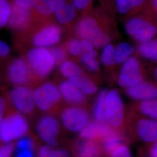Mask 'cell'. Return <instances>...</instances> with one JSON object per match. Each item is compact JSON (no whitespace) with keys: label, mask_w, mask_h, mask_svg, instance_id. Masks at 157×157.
<instances>
[{"label":"cell","mask_w":157,"mask_h":157,"mask_svg":"<svg viewBox=\"0 0 157 157\" xmlns=\"http://www.w3.org/2000/svg\"><path fill=\"white\" fill-rule=\"evenodd\" d=\"M125 129L130 140L146 144L157 140V121L132 111L126 117Z\"/></svg>","instance_id":"1"},{"label":"cell","mask_w":157,"mask_h":157,"mask_svg":"<svg viewBox=\"0 0 157 157\" xmlns=\"http://www.w3.org/2000/svg\"><path fill=\"white\" fill-rule=\"evenodd\" d=\"M30 126L27 119L21 113L10 112L0 126V143H11L28 135Z\"/></svg>","instance_id":"2"},{"label":"cell","mask_w":157,"mask_h":157,"mask_svg":"<svg viewBox=\"0 0 157 157\" xmlns=\"http://www.w3.org/2000/svg\"><path fill=\"white\" fill-rule=\"evenodd\" d=\"M126 117L124 103L119 93L117 90H109L105 97L107 124L115 130L127 136L125 129Z\"/></svg>","instance_id":"3"},{"label":"cell","mask_w":157,"mask_h":157,"mask_svg":"<svg viewBox=\"0 0 157 157\" xmlns=\"http://www.w3.org/2000/svg\"><path fill=\"white\" fill-rule=\"evenodd\" d=\"M63 129L61 123L52 115L41 117L36 124V132L41 140L52 147L66 143Z\"/></svg>","instance_id":"4"},{"label":"cell","mask_w":157,"mask_h":157,"mask_svg":"<svg viewBox=\"0 0 157 157\" xmlns=\"http://www.w3.org/2000/svg\"><path fill=\"white\" fill-rule=\"evenodd\" d=\"M60 120L64 129L71 133H79L90 122V113L84 107L69 106L61 111Z\"/></svg>","instance_id":"5"},{"label":"cell","mask_w":157,"mask_h":157,"mask_svg":"<svg viewBox=\"0 0 157 157\" xmlns=\"http://www.w3.org/2000/svg\"><path fill=\"white\" fill-rule=\"evenodd\" d=\"M62 95L59 89L50 82L41 85L34 91L36 105L41 111L53 113L56 112Z\"/></svg>","instance_id":"6"},{"label":"cell","mask_w":157,"mask_h":157,"mask_svg":"<svg viewBox=\"0 0 157 157\" xmlns=\"http://www.w3.org/2000/svg\"><path fill=\"white\" fill-rule=\"evenodd\" d=\"M125 28L127 33L141 43L152 39L157 34V24L148 16L132 17Z\"/></svg>","instance_id":"7"},{"label":"cell","mask_w":157,"mask_h":157,"mask_svg":"<svg viewBox=\"0 0 157 157\" xmlns=\"http://www.w3.org/2000/svg\"><path fill=\"white\" fill-rule=\"evenodd\" d=\"M77 32L81 38L88 40L97 47L105 46L110 41L109 37L104 32L93 17L82 19L78 25Z\"/></svg>","instance_id":"8"},{"label":"cell","mask_w":157,"mask_h":157,"mask_svg":"<svg viewBox=\"0 0 157 157\" xmlns=\"http://www.w3.org/2000/svg\"><path fill=\"white\" fill-rule=\"evenodd\" d=\"M144 81V76L139 61L135 57H130L121 69L118 78V84L122 87H129Z\"/></svg>","instance_id":"9"},{"label":"cell","mask_w":157,"mask_h":157,"mask_svg":"<svg viewBox=\"0 0 157 157\" xmlns=\"http://www.w3.org/2000/svg\"><path fill=\"white\" fill-rule=\"evenodd\" d=\"M28 59L35 72L44 77L50 73L56 63L50 51L43 47H38L30 51Z\"/></svg>","instance_id":"10"},{"label":"cell","mask_w":157,"mask_h":157,"mask_svg":"<svg viewBox=\"0 0 157 157\" xmlns=\"http://www.w3.org/2000/svg\"><path fill=\"white\" fill-rule=\"evenodd\" d=\"M10 98L19 112L30 117L33 116L36 103L34 91L30 89L25 86L15 88L10 93Z\"/></svg>","instance_id":"11"},{"label":"cell","mask_w":157,"mask_h":157,"mask_svg":"<svg viewBox=\"0 0 157 157\" xmlns=\"http://www.w3.org/2000/svg\"><path fill=\"white\" fill-rule=\"evenodd\" d=\"M72 157H104L102 144L78 137L67 143Z\"/></svg>","instance_id":"12"},{"label":"cell","mask_w":157,"mask_h":157,"mask_svg":"<svg viewBox=\"0 0 157 157\" xmlns=\"http://www.w3.org/2000/svg\"><path fill=\"white\" fill-rule=\"evenodd\" d=\"M126 93L132 99L144 101L157 98V84L143 81L139 84L129 87Z\"/></svg>","instance_id":"13"},{"label":"cell","mask_w":157,"mask_h":157,"mask_svg":"<svg viewBox=\"0 0 157 157\" xmlns=\"http://www.w3.org/2000/svg\"><path fill=\"white\" fill-rule=\"evenodd\" d=\"M61 30L55 25L48 26L35 35L34 44L39 47H48L57 44L61 39Z\"/></svg>","instance_id":"14"},{"label":"cell","mask_w":157,"mask_h":157,"mask_svg":"<svg viewBox=\"0 0 157 157\" xmlns=\"http://www.w3.org/2000/svg\"><path fill=\"white\" fill-rule=\"evenodd\" d=\"M59 89L63 98L69 104L81 107L86 104V94L69 81L62 82L59 86Z\"/></svg>","instance_id":"15"},{"label":"cell","mask_w":157,"mask_h":157,"mask_svg":"<svg viewBox=\"0 0 157 157\" xmlns=\"http://www.w3.org/2000/svg\"><path fill=\"white\" fill-rule=\"evenodd\" d=\"M54 6V13L61 24L71 22L76 16V8L67 0H51Z\"/></svg>","instance_id":"16"},{"label":"cell","mask_w":157,"mask_h":157,"mask_svg":"<svg viewBox=\"0 0 157 157\" xmlns=\"http://www.w3.org/2000/svg\"><path fill=\"white\" fill-rule=\"evenodd\" d=\"M8 76L13 84L22 86L26 84L29 80L28 67L22 59H17L12 63L9 67Z\"/></svg>","instance_id":"17"},{"label":"cell","mask_w":157,"mask_h":157,"mask_svg":"<svg viewBox=\"0 0 157 157\" xmlns=\"http://www.w3.org/2000/svg\"><path fill=\"white\" fill-rule=\"evenodd\" d=\"M15 4L29 10L33 8L44 16L54 13V6L51 0H15Z\"/></svg>","instance_id":"18"},{"label":"cell","mask_w":157,"mask_h":157,"mask_svg":"<svg viewBox=\"0 0 157 157\" xmlns=\"http://www.w3.org/2000/svg\"><path fill=\"white\" fill-rule=\"evenodd\" d=\"M30 17V10L15 4L11 9L8 23L12 28L18 29L25 26Z\"/></svg>","instance_id":"19"},{"label":"cell","mask_w":157,"mask_h":157,"mask_svg":"<svg viewBox=\"0 0 157 157\" xmlns=\"http://www.w3.org/2000/svg\"><path fill=\"white\" fill-rule=\"evenodd\" d=\"M132 111L157 121V98L138 101L132 107Z\"/></svg>","instance_id":"20"},{"label":"cell","mask_w":157,"mask_h":157,"mask_svg":"<svg viewBox=\"0 0 157 157\" xmlns=\"http://www.w3.org/2000/svg\"><path fill=\"white\" fill-rule=\"evenodd\" d=\"M68 81L86 95L94 94L98 90L97 85L85 75L69 78Z\"/></svg>","instance_id":"21"},{"label":"cell","mask_w":157,"mask_h":157,"mask_svg":"<svg viewBox=\"0 0 157 157\" xmlns=\"http://www.w3.org/2000/svg\"><path fill=\"white\" fill-rule=\"evenodd\" d=\"M137 51L140 56L147 60L157 61V37L148 41L141 43L138 46Z\"/></svg>","instance_id":"22"},{"label":"cell","mask_w":157,"mask_h":157,"mask_svg":"<svg viewBox=\"0 0 157 157\" xmlns=\"http://www.w3.org/2000/svg\"><path fill=\"white\" fill-rule=\"evenodd\" d=\"M38 157H72L69 150L48 145L40 146L37 149Z\"/></svg>","instance_id":"23"},{"label":"cell","mask_w":157,"mask_h":157,"mask_svg":"<svg viewBox=\"0 0 157 157\" xmlns=\"http://www.w3.org/2000/svg\"><path fill=\"white\" fill-rule=\"evenodd\" d=\"M106 90H101L98 95L94 107V120L100 123H107L105 117Z\"/></svg>","instance_id":"24"},{"label":"cell","mask_w":157,"mask_h":157,"mask_svg":"<svg viewBox=\"0 0 157 157\" xmlns=\"http://www.w3.org/2000/svg\"><path fill=\"white\" fill-rule=\"evenodd\" d=\"M147 2V0H115V4L119 13L126 14L132 10L143 7Z\"/></svg>","instance_id":"25"},{"label":"cell","mask_w":157,"mask_h":157,"mask_svg":"<svg viewBox=\"0 0 157 157\" xmlns=\"http://www.w3.org/2000/svg\"><path fill=\"white\" fill-rule=\"evenodd\" d=\"M134 48L128 43H120L114 51V59L116 63L125 62L134 52Z\"/></svg>","instance_id":"26"},{"label":"cell","mask_w":157,"mask_h":157,"mask_svg":"<svg viewBox=\"0 0 157 157\" xmlns=\"http://www.w3.org/2000/svg\"><path fill=\"white\" fill-rule=\"evenodd\" d=\"M60 71L63 76L68 78L85 75L83 71L78 65L71 61L62 62L60 67Z\"/></svg>","instance_id":"27"},{"label":"cell","mask_w":157,"mask_h":157,"mask_svg":"<svg viewBox=\"0 0 157 157\" xmlns=\"http://www.w3.org/2000/svg\"><path fill=\"white\" fill-rule=\"evenodd\" d=\"M97 53L95 50L88 53H83L81 61L85 67L91 72H97L99 69V63L95 59Z\"/></svg>","instance_id":"28"},{"label":"cell","mask_w":157,"mask_h":157,"mask_svg":"<svg viewBox=\"0 0 157 157\" xmlns=\"http://www.w3.org/2000/svg\"><path fill=\"white\" fill-rule=\"evenodd\" d=\"M15 148L19 150H30L36 151L37 148L39 147L37 146V141L34 137L26 136L18 140Z\"/></svg>","instance_id":"29"},{"label":"cell","mask_w":157,"mask_h":157,"mask_svg":"<svg viewBox=\"0 0 157 157\" xmlns=\"http://www.w3.org/2000/svg\"><path fill=\"white\" fill-rule=\"evenodd\" d=\"M105 157H133L128 144L122 143L116 146Z\"/></svg>","instance_id":"30"},{"label":"cell","mask_w":157,"mask_h":157,"mask_svg":"<svg viewBox=\"0 0 157 157\" xmlns=\"http://www.w3.org/2000/svg\"><path fill=\"white\" fill-rule=\"evenodd\" d=\"M115 49L111 44L105 45L101 54V61L106 66H111L116 63L114 59Z\"/></svg>","instance_id":"31"},{"label":"cell","mask_w":157,"mask_h":157,"mask_svg":"<svg viewBox=\"0 0 157 157\" xmlns=\"http://www.w3.org/2000/svg\"><path fill=\"white\" fill-rule=\"evenodd\" d=\"M11 8L6 0H0V28L8 22Z\"/></svg>","instance_id":"32"},{"label":"cell","mask_w":157,"mask_h":157,"mask_svg":"<svg viewBox=\"0 0 157 157\" xmlns=\"http://www.w3.org/2000/svg\"><path fill=\"white\" fill-rule=\"evenodd\" d=\"M139 157H157V140L141 148Z\"/></svg>","instance_id":"33"},{"label":"cell","mask_w":157,"mask_h":157,"mask_svg":"<svg viewBox=\"0 0 157 157\" xmlns=\"http://www.w3.org/2000/svg\"><path fill=\"white\" fill-rule=\"evenodd\" d=\"M68 51L73 56H78L82 53L80 41L78 40H71L67 44Z\"/></svg>","instance_id":"34"},{"label":"cell","mask_w":157,"mask_h":157,"mask_svg":"<svg viewBox=\"0 0 157 157\" xmlns=\"http://www.w3.org/2000/svg\"><path fill=\"white\" fill-rule=\"evenodd\" d=\"M16 144L8 143L0 144V157H10L15 148Z\"/></svg>","instance_id":"35"},{"label":"cell","mask_w":157,"mask_h":157,"mask_svg":"<svg viewBox=\"0 0 157 157\" xmlns=\"http://www.w3.org/2000/svg\"><path fill=\"white\" fill-rule=\"evenodd\" d=\"M50 51L56 63H62L66 57L65 51L62 47H54Z\"/></svg>","instance_id":"36"},{"label":"cell","mask_w":157,"mask_h":157,"mask_svg":"<svg viewBox=\"0 0 157 157\" xmlns=\"http://www.w3.org/2000/svg\"><path fill=\"white\" fill-rule=\"evenodd\" d=\"M150 7L148 10V17L157 24V0H150Z\"/></svg>","instance_id":"37"},{"label":"cell","mask_w":157,"mask_h":157,"mask_svg":"<svg viewBox=\"0 0 157 157\" xmlns=\"http://www.w3.org/2000/svg\"><path fill=\"white\" fill-rule=\"evenodd\" d=\"M93 0H72V4L76 10H84L90 6Z\"/></svg>","instance_id":"38"},{"label":"cell","mask_w":157,"mask_h":157,"mask_svg":"<svg viewBox=\"0 0 157 157\" xmlns=\"http://www.w3.org/2000/svg\"><path fill=\"white\" fill-rule=\"evenodd\" d=\"M80 43L83 53H88L94 50L93 44L88 40L83 39L80 41Z\"/></svg>","instance_id":"39"},{"label":"cell","mask_w":157,"mask_h":157,"mask_svg":"<svg viewBox=\"0 0 157 157\" xmlns=\"http://www.w3.org/2000/svg\"><path fill=\"white\" fill-rule=\"evenodd\" d=\"M34 150H16V157H35Z\"/></svg>","instance_id":"40"},{"label":"cell","mask_w":157,"mask_h":157,"mask_svg":"<svg viewBox=\"0 0 157 157\" xmlns=\"http://www.w3.org/2000/svg\"><path fill=\"white\" fill-rule=\"evenodd\" d=\"M10 48L8 44L0 40V57H4L8 55Z\"/></svg>","instance_id":"41"},{"label":"cell","mask_w":157,"mask_h":157,"mask_svg":"<svg viewBox=\"0 0 157 157\" xmlns=\"http://www.w3.org/2000/svg\"><path fill=\"white\" fill-rule=\"evenodd\" d=\"M6 102L5 99L0 96V126L4 118V114L6 112Z\"/></svg>","instance_id":"42"},{"label":"cell","mask_w":157,"mask_h":157,"mask_svg":"<svg viewBox=\"0 0 157 157\" xmlns=\"http://www.w3.org/2000/svg\"><path fill=\"white\" fill-rule=\"evenodd\" d=\"M155 76H156V78H157V67L155 69Z\"/></svg>","instance_id":"43"}]
</instances>
